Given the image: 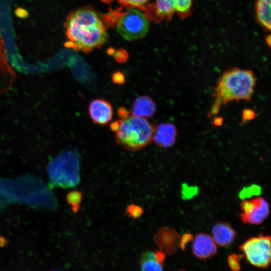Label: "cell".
<instances>
[{"mask_svg":"<svg viewBox=\"0 0 271 271\" xmlns=\"http://www.w3.org/2000/svg\"><path fill=\"white\" fill-rule=\"evenodd\" d=\"M16 78V74L8 61L6 47L0 32V95L8 91Z\"/></svg>","mask_w":271,"mask_h":271,"instance_id":"obj_10","label":"cell"},{"mask_svg":"<svg viewBox=\"0 0 271 271\" xmlns=\"http://www.w3.org/2000/svg\"><path fill=\"white\" fill-rule=\"evenodd\" d=\"M111 79L113 82L116 84L121 85L125 81V77L124 73L120 71H116L111 75Z\"/></svg>","mask_w":271,"mask_h":271,"instance_id":"obj_23","label":"cell"},{"mask_svg":"<svg viewBox=\"0 0 271 271\" xmlns=\"http://www.w3.org/2000/svg\"><path fill=\"white\" fill-rule=\"evenodd\" d=\"M257 79L250 70L233 67L227 69L219 78L214 88V102L208 114L216 115L221 107L229 102L249 101L254 91Z\"/></svg>","mask_w":271,"mask_h":271,"instance_id":"obj_2","label":"cell"},{"mask_svg":"<svg viewBox=\"0 0 271 271\" xmlns=\"http://www.w3.org/2000/svg\"><path fill=\"white\" fill-rule=\"evenodd\" d=\"M128 58L127 53L123 50H119L114 55L115 60L119 63L125 62Z\"/></svg>","mask_w":271,"mask_h":271,"instance_id":"obj_24","label":"cell"},{"mask_svg":"<svg viewBox=\"0 0 271 271\" xmlns=\"http://www.w3.org/2000/svg\"><path fill=\"white\" fill-rule=\"evenodd\" d=\"M261 192V188L257 185H251L244 188L239 193V196L242 199H246L253 196L258 195Z\"/></svg>","mask_w":271,"mask_h":271,"instance_id":"obj_20","label":"cell"},{"mask_svg":"<svg viewBox=\"0 0 271 271\" xmlns=\"http://www.w3.org/2000/svg\"><path fill=\"white\" fill-rule=\"evenodd\" d=\"M178 271H185L184 270H178Z\"/></svg>","mask_w":271,"mask_h":271,"instance_id":"obj_30","label":"cell"},{"mask_svg":"<svg viewBox=\"0 0 271 271\" xmlns=\"http://www.w3.org/2000/svg\"><path fill=\"white\" fill-rule=\"evenodd\" d=\"M257 21L266 30L270 29V0H257L255 4Z\"/></svg>","mask_w":271,"mask_h":271,"instance_id":"obj_18","label":"cell"},{"mask_svg":"<svg viewBox=\"0 0 271 271\" xmlns=\"http://www.w3.org/2000/svg\"><path fill=\"white\" fill-rule=\"evenodd\" d=\"M177 134V129L173 124L161 123L156 125L153 141L160 147L169 148L175 143Z\"/></svg>","mask_w":271,"mask_h":271,"instance_id":"obj_13","label":"cell"},{"mask_svg":"<svg viewBox=\"0 0 271 271\" xmlns=\"http://www.w3.org/2000/svg\"><path fill=\"white\" fill-rule=\"evenodd\" d=\"M119 127V120L113 121L110 125V129L112 131L116 132Z\"/></svg>","mask_w":271,"mask_h":271,"instance_id":"obj_28","label":"cell"},{"mask_svg":"<svg viewBox=\"0 0 271 271\" xmlns=\"http://www.w3.org/2000/svg\"><path fill=\"white\" fill-rule=\"evenodd\" d=\"M51 271H57V270H51Z\"/></svg>","mask_w":271,"mask_h":271,"instance_id":"obj_31","label":"cell"},{"mask_svg":"<svg viewBox=\"0 0 271 271\" xmlns=\"http://www.w3.org/2000/svg\"><path fill=\"white\" fill-rule=\"evenodd\" d=\"M240 218L246 224H261L269 214V204L261 197L244 199L240 204Z\"/></svg>","mask_w":271,"mask_h":271,"instance_id":"obj_8","label":"cell"},{"mask_svg":"<svg viewBox=\"0 0 271 271\" xmlns=\"http://www.w3.org/2000/svg\"><path fill=\"white\" fill-rule=\"evenodd\" d=\"M241 257L239 255L233 254L228 258V263L233 271H239L240 269V260Z\"/></svg>","mask_w":271,"mask_h":271,"instance_id":"obj_22","label":"cell"},{"mask_svg":"<svg viewBox=\"0 0 271 271\" xmlns=\"http://www.w3.org/2000/svg\"><path fill=\"white\" fill-rule=\"evenodd\" d=\"M246 261L250 264L260 268H266L270 263V237L258 235L251 237L240 246Z\"/></svg>","mask_w":271,"mask_h":271,"instance_id":"obj_6","label":"cell"},{"mask_svg":"<svg viewBox=\"0 0 271 271\" xmlns=\"http://www.w3.org/2000/svg\"><path fill=\"white\" fill-rule=\"evenodd\" d=\"M157 13L164 17L177 14L184 18L191 12L192 0H156Z\"/></svg>","mask_w":271,"mask_h":271,"instance_id":"obj_9","label":"cell"},{"mask_svg":"<svg viewBox=\"0 0 271 271\" xmlns=\"http://www.w3.org/2000/svg\"><path fill=\"white\" fill-rule=\"evenodd\" d=\"M0 191L9 203L18 201L52 210L57 206L54 196L43 182L31 175L15 181L0 179Z\"/></svg>","mask_w":271,"mask_h":271,"instance_id":"obj_3","label":"cell"},{"mask_svg":"<svg viewBox=\"0 0 271 271\" xmlns=\"http://www.w3.org/2000/svg\"><path fill=\"white\" fill-rule=\"evenodd\" d=\"M179 237L178 234L174 230L165 227L158 231L155 236L154 240L161 251L171 253L176 249L178 245Z\"/></svg>","mask_w":271,"mask_h":271,"instance_id":"obj_14","label":"cell"},{"mask_svg":"<svg viewBox=\"0 0 271 271\" xmlns=\"http://www.w3.org/2000/svg\"><path fill=\"white\" fill-rule=\"evenodd\" d=\"M212 238L217 245L225 247L234 240L236 233L231 226L225 222H218L212 227Z\"/></svg>","mask_w":271,"mask_h":271,"instance_id":"obj_16","label":"cell"},{"mask_svg":"<svg viewBox=\"0 0 271 271\" xmlns=\"http://www.w3.org/2000/svg\"><path fill=\"white\" fill-rule=\"evenodd\" d=\"M166 254L163 251H147L140 258L141 271H163Z\"/></svg>","mask_w":271,"mask_h":271,"instance_id":"obj_15","label":"cell"},{"mask_svg":"<svg viewBox=\"0 0 271 271\" xmlns=\"http://www.w3.org/2000/svg\"><path fill=\"white\" fill-rule=\"evenodd\" d=\"M124 3L132 6H141L146 4L149 0H122Z\"/></svg>","mask_w":271,"mask_h":271,"instance_id":"obj_26","label":"cell"},{"mask_svg":"<svg viewBox=\"0 0 271 271\" xmlns=\"http://www.w3.org/2000/svg\"><path fill=\"white\" fill-rule=\"evenodd\" d=\"M156 125L145 118L131 115L119 119L116 143L130 151H138L153 141Z\"/></svg>","mask_w":271,"mask_h":271,"instance_id":"obj_4","label":"cell"},{"mask_svg":"<svg viewBox=\"0 0 271 271\" xmlns=\"http://www.w3.org/2000/svg\"><path fill=\"white\" fill-rule=\"evenodd\" d=\"M68 41L65 45L77 51L89 52L107 40L106 30L98 15L88 9L71 13L65 23Z\"/></svg>","mask_w":271,"mask_h":271,"instance_id":"obj_1","label":"cell"},{"mask_svg":"<svg viewBox=\"0 0 271 271\" xmlns=\"http://www.w3.org/2000/svg\"><path fill=\"white\" fill-rule=\"evenodd\" d=\"M217 244L210 235L200 233L197 234L192 244V252L197 258L204 260L217 253Z\"/></svg>","mask_w":271,"mask_h":271,"instance_id":"obj_12","label":"cell"},{"mask_svg":"<svg viewBox=\"0 0 271 271\" xmlns=\"http://www.w3.org/2000/svg\"><path fill=\"white\" fill-rule=\"evenodd\" d=\"M82 199V192L76 190L71 191L66 197L67 202L71 206L74 213H76L78 211Z\"/></svg>","mask_w":271,"mask_h":271,"instance_id":"obj_19","label":"cell"},{"mask_svg":"<svg viewBox=\"0 0 271 271\" xmlns=\"http://www.w3.org/2000/svg\"><path fill=\"white\" fill-rule=\"evenodd\" d=\"M243 121L250 120L253 118L254 116V113L250 109H245L243 112Z\"/></svg>","mask_w":271,"mask_h":271,"instance_id":"obj_27","label":"cell"},{"mask_svg":"<svg viewBox=\"0 0 271 271\" xmlns=\"http://www.w3.org/2000/svg\"><path fill=\"white\" fill-rule=\"evenodd\" d=\"M7 244V241L4 237L0 236V248L4 247Z\"/></svg>","mask_w":271,"mask_h":271,"instance_id":"obj_29","label":"cell"},{"mask_svg":"<svg viewBox=\"0 0 271 271\" xmlns=\"http://www.w3.org/2000/svg\"><path fill=\"white\" fill-rule=\"evenodd\" d=\"M80 160L74 151H68L51 162L48 172L51 183L54 186L71 188L80 181Z\"/></svg>","mask_w":271,"mask_h":271,"instance_id":"obj_5","label":"cell"},{"mask_svg":"<svg viewBox=\"0 0 271 271\" xmlns=\"http://www.w3.org/2000/svg\"><path fill=\"white\" fill-rule=\"evenodd\" d=\"M156 111V105L153 99L148 95H141L134 100L131 109L132 115L149 118L152 117Z\"/></svg>","mask_w":271,"mask_h":271,"instance_id":"obj_17","label":"cell"},{"mask_svg":"<svg viewBox=\"0 0 271 271\" xmlns=\"http://www.w3.org/2000/svg\"><path fill=\"white\" fill-rule=\"evenodd\" d=\"M126 213L129 217L132 218L140 217L143 213V210L140 206L130 204L126 208Z\"/></svg>","mask_w":271,"mask_h":271,"instance_id":"obj_21","label":"cell"},{"mask_svg":"<svg viewBox=\"0 0 271 271\" xmlns=\"http://www.w3.org/2000/svg\"><path fill=\"white\" fill-rule=\"evenodd\" d=\"M150 24L141 11L131 9L119 18L116 25L118 33L127 41L140 39L148 33Z\"/></svg>","mask_w":271,"mask_h":271,"instance_id":"obj_7","label":"cell"},{"mask_svg":"<svg viewBox=\"0 0 271 271\" xmlns=\"http://www.w3.org/2000/svg\"><path fill=\"white\" fill-rule=\"evenodd\" d=\"M113 107L107 100L98 98L92 100L88 106V113L91 120L95 124L104 125L113 117Z\"/></svg>","mask_w":271,"mask_h":271,"instance_id":"obj_11","label":"cell"},{"mask_svg":"<svg viewBox=\"0 0 271 271\" xmlns=\"http://www.w3.org/2000/svg\"><path fill=\"white\" fill-rule=\"evenodd\" d=\"M117 114L120 119H125L132 115L131 111H128L124 107H119L117 110Z\"/></svg>","mask_w":271,"mask_h":271,"instance_id":"obj_25","label":"cell"}]
</instances>
